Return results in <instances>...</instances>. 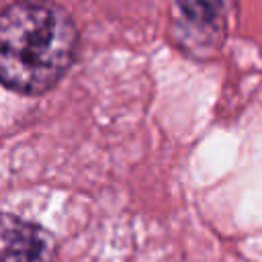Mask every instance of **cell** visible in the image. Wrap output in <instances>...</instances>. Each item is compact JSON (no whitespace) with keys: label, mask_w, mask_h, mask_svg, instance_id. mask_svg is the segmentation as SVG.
I'll return each mask as SVG.
<instances>
[{"label":"cell","mask_w":262,"mask_h":262,"mask_svg":"<svg viewBox=\"0 0 262 262\" xmlns=\"http://www.w3.org/2000/svg\"><path fill=\"white\" fill-rule=\"evenodd\" d=\"M78 31L49 0H18L0 12V82L20 94L53 88L74 61Z\"/></svg>","instance_id":"obj_1"},{"label":"cell","mask_w":262,"mask_h":262,"mask_svg":"<svg viewBox=\"0 0 262 262\" xmlns=\"http://www.w3.org/2000/svg\"><path fill=\"white\" fill-rule=\"evenodd\" d=\"M53 235L23 217L0 213V262H53Z\"/></svg>","instance_id":"obj_2"},{"label":"cell","mask_w":262,"mask_h":262,"mask_svg":"<svg viewBox=\"0 0 262 262\" xmlns=\"http://www.w3.org/2000/svg\"><path fill=\"white\" fill-rule=\"evenodd\" d=\"M184 20L192 27L211 29L221 18L225 0H174Z\"/></svg>","instance_id":"obj_3"}]
</instances>
